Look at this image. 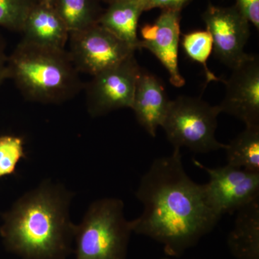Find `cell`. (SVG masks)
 Segmentation results:
<instances>
[{"label": "cell", "mask_w": 259, "mask_h": 259, "mask_svg": "<svg viewBox=\"0 0 259 259\" xmlns=\"http://www.w3.org/2000/svg\"><path fill=\"white\" fill-rule=\"evenodd\" d=\"M180 150L153 161L136 192L144 211L131 221L133 233L154 240L171 257L195 246L222 217L209 204L204 184L185 171Z\"/></svg>", "instance_id": "cell-1"}, {"label": "cell", "mask_w": 259, "mask_h": 259, "mask_svg": "<svg viewBox=\"0 0 259 259\" xmlns=\"http://www.w3.org/2000/svg\"><path fill=\"white\" fill-rule=\"evenodd\" d=\"M73 194L45 180L19 197L3 214L0 236L5 248L22 259H66L74 252Z\"/></svg>", "instance_id": "cell-2"}, {"label": "cell", "mask_w": 259, "mask_h": 259, "mask_svg": "<svg viewBox=\"0 0 259 259\" xmlns=\"http://www.w3.org/2000/svg\"><path fill=\"white\" fill-rule=\"evenodd\" d=\"M80 73L66 49L37 47L20 40L8 57L7 79L29 101L60 104L82 90Z\"/></svg>", "instance_id": "cell-3"}, {"label": "cell", "mask_w": 259, "mask_h": 259, "mask_svg": "<svg viewBox=\"0 0 259 259\" xmlns=\"http://www.w3.org/2000/svg\"><path fill=\"white\" fill-rule=\"evenodd\" d=\"M133 230L124 202L107 197L95 201L75 228V259H127Z\"/></svg>", "instance_id": "cell-4"}, {"label": "cell", "mask_w": 259, "mask_h": 259, "mask_svg": "<svg viewBox=\"0 0 259 259\" xmlns=\"http://www.w3.org/2000/svg\"><path fill=\"white\" fill-rule=\"evenodd\" d=\"M219 107L199 97L180 96L171 100L161 127L174 148L187 147L195 153L226 149L215 137Z\"/></svg>", "instance_id": "cell-5"}, {"label": "cell", "mask_w": 259, "mask_h": 259, "mask_svg": "<svg viewBox=\"0 0 259 259\" xmlns=\"http://www.w3.org/2000/svg\"><path fill=\"white\" fill-rule=\"evenodd\" d=\"M67 45L76 70L92 76L120 64L136 52L98 23L70 32Z\"/></svg>", "instance_id": "cell-6"}, {"label": "cell", "mask_w": 259, "mask_h": 259, "mask_svg": "<svg viewBox=\"0 0 259 259\" xmlns=\"http://www.w3.org/2000/svg\"><path fill=\"white\" fill-rule=\"evenodd\" d=\"M141 70L133 54L120 64L93 76L84 85L89 114L97 117L119 109L131 108Z\"/></svg>", "instance_id": "cell-7"}, {"label": "cell", "mask_w": 259, "mask_h": 259, "mask_svg": "<svg viewBox=\"0 0 259 259\" xmlns=\"http://www.w3.org/2000/svg\"><path fill=\"white\" fill-rule=\"evenodd\" d=\"M194 163L207 172L205 185L209 204L221 216L237 212L259 199V172L247 171L229 165L210 168L193 159Z\"/></svg>", "instance_id": "cell-8"}, {"label": "cell", "mask_w": 259, "mask_h": 259, "mask_svg": "<svg viewBox=\"0 0 259 259\" xmlns=\"http://www.w3.org/2000/svg\"><path fill=\"white\" fill-rule=\"evenodd\" d=\"M212 36L214 56L232 70L251 56L245 52L250 37V23L235 6L209 5L202 15Z\"/></svg>", "instance_id": "cell-9"}, {"label": "cell", "mask_w": 259, "mask_h": 259, "mask_svg": "<svg viewBox=\"0 0 259 259\" xmlns=\"http://www.w3.org/2000/svg\"><path fill=\"white\" fill-rule=\"evenodd\" d=\"M226 83V95L218 105L221 112L234 116L245 127L259 125V59L251 55L233 69Z\"/></svg>", "instance_id": "cell-10"}, {"label": "cell", "mask_w": 259, "mask_h": 259, "mask_svg": "<svg viewBox=\"0 0 259 259\" xmlns=\"http://www.w3.org/2000/svg\"><path fill=\"white\" fill-rule=\"evenodd\" d=\"M180 13L163 10L154 23L142 27L140 40V49H147L157 58L168 71L170 82L177 88H182L186 82L179 67Z\"/></svg>", "instance_id": "cell-11"}, {"label": "cell", "mask_w": 259, "mask_h": 259, "mask_svg": "<svg viewBox=\"0 0 259 259\" xmlns=\"http://www.w3.org/2000/svg\"><path fill=\"white\" fill-rule=\"evenodd\" d=\"M170 102L161 80L141 70L131 109L140 125L152 137H156L158 127H161Z\"/></svg>", "instance_id": "cell-12"}, {"label": "cell", "mask_w": 259, "mask_h": 259, "mask_svg": "<svg viewBox=\"0 0 259 259\" xmlns=\"http://www.w3.org/2000/svg\"><path fill=\"white\" fill-rule=\"evenodd\" d=\"M21 41L49 49L64 50L69 31L54 8L38 3L29 13L21 31Z\"/></svg>", "instance_id": "cell-13"}, {"label": "cell", "mask_w": 259, "mask_h": 259, "mask_svg": "<svg viewBox=\"0 0 259 259\" xmlns=\"http://www.w3.org/2000/svg\"><path fill=\"white\" fill-rule=\"evenodd\" d=\"M227 245L236 259H259V199L237 211Z\"/></svg>", "instance_id": "cell-14"}, {"label": "cell", "mask_w": 259, "mask_h": 259, "mask_svg": "<svg viewBox=\"0 0 259 259\" xmlns=\"http://www.w3.org/2000/svg\"><path fill=\"white\" fill-rule=\"evenodd\" d=\"M143 12L139 0H120L110 4L100 16L98 24L134 51L141 50L138 24Z\"/></svg>", "instance_id": "cell-15"}, {"label": "cell", "mask_w": 259, "mask_h": 259, "mask_svg": "<svg viewBox=\"0 0 259 259\" xmlns=\"http://www.w3.org/2000/svg\"><path fill=\"white\" fill-rule=\"evenodd\" d=\"M225 150L229 166L259 172V125L245 127Z\"/></svg>", "instance_id": "cell-16"}, {"label": "cell", "mask_w": 259, "mask_h": 259, "mask_svg": "<svg viewBox=\"0 0 259 259\" xmlns=\"http://www.w3.org/2000/svg\"><path fill=\"white\" fill-rule=\"evenodd\" d=\"M53 8L69 33L96 25L101 16L94 0H54Z\"/></svg>", "instance_id": "cell-17"}, {"label": "cell", "mask_w": 259, "mask_h": 259, "mask_svg": "<svg viewBox=\"0 0 259 259\" xmlns=\"http://www.w3.org/2000/svg\"><path fill=\"white\" fill-rule=\"evenodd\" d=\"M181 40L186 55L192 61L202 65L207 83L222 81L207 66V61L213 51V42L212 36L207 30L184 34Z\"/></svg>", "instance_id": "cell-18"}, {"label": "cell", "mask_w": 259, "mask_h": 259, "mask_svg": "<svg viewBox=\"0 0 259 259\" xmlns=\"http://www.w3.org/2000/svg\"><path fill=\"white\" fill-rule=\"evenodd\" d=\"M39 0H0V27L21 31L23 24Z\"/></svg>", "instance_id": "cell-19"}, {"label": "cell", "mask_w": 259, "mask_h": 259, "mask_svg": "<svg viewBox=\"0 0 259 259\" xmlns=\"http://www.w3.org/2000/svg\"><path fill=\"white\" fill-rule=\"evenodd\" d=\"M25 156L23 138L13 135L0 136V178L13 175L19 162Z\"/></svg>", "instance_id": "cell-20"}, {"label": "cell", "mask_w": 259, "mask_h": 259, "mask_svg": "<svg viewBox=\"0 0 259 259\" xmlns=\"http://www.w3.org/2000/svg\"><path fill=\"white\" fill-rule=\"evenodd\" d=\"M236 8L257 30L259 29V0H236Z\"/></svg>", "instance_id": "cell-21"}, {"label": "cell", "mask_w": 259, "mask_h": 259, "mask_svg": "<svg viewBox=\"0 0 259 259\" xmlns=\"http://www.w3.org/2000/svg\"><path fill=\"white\" fill-rule=\"evenodd\" d=\"M144 11L153 8L181 11L190 0H139Z\"/></svg>", "instance_id": "cell-22"}, {"label": "cell", "mask_w": 259, "mask_h": 259, "mask_svg": "<svg viewBox=\"0 0 259 259\" xmlns=\"http://www.w3.org/2000/svg\"><path fill=\"white\" fill-rule=\"evenodd\" d=\"M7 64L8 56L5 55V46L3 39L0 37V87L3 81L7 79Z\"/></svg>", "instance_id": "cell-23"}, {"label": "cell", "mask_w": 259, "mask_h": 259, "mask_svg": "<svg viewBox=\"0 0 259 259\" xmlns=\"http://www.w3.org/2000/svg\"><path fill=\"white\" fill-rule=\"evenodd\" d=\"M39 2L41 3L42 4L51 7V8H53V5H54V0H39Z\"/></svg>", "instance_id": "cell-24"}, {"label": "cell", "mask_w": 259, "mask_h": 259, "mask_svg": "<svg viewBox=\"0 0 259 259\" xmlns=\"http://www.w3.org/2000/svg\"><path fill=\"white\" fill-rule=\"evenodd\" d=\"M104 1L107 2V3L112 4V3H116V2L120 1V0H104Z\"/></svg>", "instance_id": "cell-25"}, {"label": "cell", "mask_w": 259, "mask_h": 259, "mask_svg": "<svg viewBox=\"0 0 259 259\" xmlns=\"http://www.w3.org/2000/svg\"><path fill=\"white\" fill-rule=\"evenodd\" d=\"M162 259H171V258H162Z\"/></svg>", "instance_id": "cell-26"}]
</instances>
